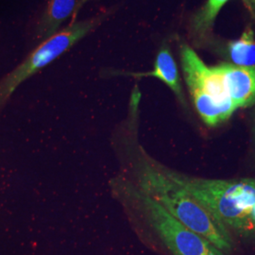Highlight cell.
Masks as SVG:
<instances>
[{
	"mask_svg": "<svg viewBox=\"0 0 255 255\" xmlns=\"http://www.w3.org/2000/svg\"><path fill=\"white\" fill-rule=\"evenodd\" d=\"M138 101V93L134 92L127 118L116 126L110 136L111 148L119 164L118 173L187 228L206 238L224 254L231 252L233 240L228 228L177 180L174 169L159 163L140 144Z\"/></svg>",
	"mask_w": 255,
	"mask_h": 255,
	"instance_id": "6da1fadb",
	"label": "cell"
},
{
	"mask_svg": "<svg viewBox=\"0 0 255 255\" xmlns=\"http://www.w3.org/2000/svg\"><path fill=\"white\" fill-rule=\"evenodd\" d=\"M109 191L128 219L150 232L171 255H225L119 173L110 179Z\"/></svg>",
	"mask_w": 255,
	"mask_h": 255,
	"instance_id": "7a4b0ae2",
	"label": "cell"
},
{
	"mask_svg": "<svg viewBox=\"0 0 255 255\" xmlns=\"http://www.w3.org/2000/svg\"><path fill=\"white\" fill-rule=\"evenodd\" d=\"M175 176L227 228L255 233V179H205L177 170Z\"/></svg>",
	"mask_w": 255,
	"mask_h": 255,
	"instance_id": "3957f363",
	"label": "cell"
},
{
	"mask_svg": "<svg viewBox=\"0 0 255 255\" xmlns=\"http://www.w3.org/2000/svg\"><path fill=\"white\" fill-rule=\"evenodd\" d=\"M182 74L192 101L203 122L216 127L237 111L215 67H209L187 45L181 46Z\"/></svg>",
	"mask_w": 255,
	"mask_h": 255,
	"instance_id": "277c9868",
	"label": "cell"
},
{
	"mask_svg": "<svg viewBox=\"0 0 255 255\" xmlns=\"http://www.w3.org/2000/svg\"><path fill=\"white\" fill-rule=\"evenodd\" d=\"M106 13L70 23L48 39L43 41L27 56L26 60L0 83V103L7 101L12 93L30 77L52 64L55 60L72 48L86 35L99 27Z\"/></svg>",
	"mask_w": 255,
	"mask_h": 255,
	"instance_id": "5b68a950",
	"label": "cell"
},
{
	"mask_svg": "<svg viewBox=\"0 0 255 255\" xmlns=\"http://www.w3.org/2000/svg\"><path fill=\"white\" fill-rule=\"evenodd\" d=\"M214 67L237 110L255 105V67L233 64H221Z\"/></svg>",
	"mask_w": 255,
	"mask_h": 255,
	"instance_id": "8992f818",
	"label": "cell"
},
{
	"mask_svg": "<svg viewBox=\"0 0 255 255\" xmlns=\"http://www.w3.org/2000/svg\"><path fill=\"white\" fill-rule=\"evenodd\" d=\"M112 75L118 76H130L134 78H142V77H150L160 80L173 92L174 95L178 99L179 102L183 107L186 106V101L184 97V93L182 89V82L180 78V73L178 69V65L175 62L173 55L171 54L168 46H163L155 59L153 69L148 72H127V71H119L115 70Z\"/></svg>",
	"mask_w": 255,
	"mask_h": 255,
	"instance_id": "52a82bcc",
	"label": "cell"
},
{
	"mask_svg": "<svg viewBox=\"0 0 255 255\" xmlns=\"http://www.w3.org/2000/svg\"><path fill=\"white\" fill-rule=\"evenodd\" d=\"M80 0H48L37 23L36 36L42 42L61 30L64 23L74 16Z\"/></svg>",
	"mask_w": 255,
	"mask_h": 255,
	"instance_id": "ba28073f",
	"label": "cell"
},
{
	"mask_svg": "<svg viewBox=\"0 0 255 255\" xmlns=\"http://www.w3.org/2000/svg\"><path fill=\"white\" fill-rule=\"evenodd\" d=\"M229 57L232 64L255 67V39L254 30L247 28L239 39L228 46Z\"/></svg>",
	"mask_w": 255,
	"mask_h": 255,
	"instance_id": "9c48e42d",
	"label": "cell"
},
{
	"mask_svg": "<svg viewBox=\"0 0 255 255\" xmlns=\"http://www.w3.org/2000/svg\"><path fill=\"white\" fill-rule=\"evenodd\" d=\"M229 0H207L203 8L195 15L192 28L198 34H205L213 26L219 10Z\"/></svg>",
	"mask_w": 255,
	"mask_h": 255,
	"instance_id": "30bf717a",
	"label": "cell"
},
{
	"mask_svg": "<svg viewBox=\"0 0 255 255\" xmlns=\"http://www.w3.org/2000/svg\"><path fill=\"white\" fill-rule=\"evenodd\" d=\"M251 140H252V146L254 148L255 152V109L253 116V121H252V135H251Z\"/></svg>",
	"mask_w": 255,
	"mask_h": 255,
	"instance_id": "8fae6325",
	"label": "cell"
},
{
	"mask_svg": "<svg viewBox=\"0 0 255 255\" xmlns=\"http://www.w3.org/2000/svg\"><path fill=\"white\" fill-rule=\"evenodd\" d=\"M90 1H91V0H80V2H79V4H78V7H77V9H76V11H75V14H74L73 17H76V16L78 15L80 9H82V7H83L85 4H87L88 2H90Z\"/></svg>",
	"mask_w": 255,
	"mask_h": 255,
	"instance_id": "7c38bea8",
	"label": "cell"
},
{
	"mask_svg": "<svg viewBox=\"0 0 255 255\" xmlns=\"http://www.w3.org/2000/svg\"><path fill=\"white\" fill-rule=\"evenodd\" d=\"M252 1H253V2H254V3H255V0H252Z\"/></svg>",
	"mask_w": 255,
	"mask_h": 255,
	"instance_id": "4fadbf2b",
	"label": "cell"
}]
</instances>
